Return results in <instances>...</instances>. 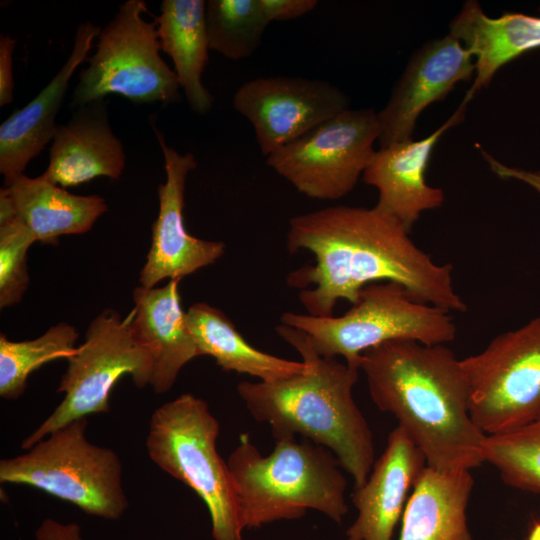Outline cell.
Returning <instances> with one entry per match:
<instances>
[{
	"instance_id": "d6986e66",
	"label": "cell",
	"mask_w": 540,
	"mask_h": 540,
	"mask_svg": "<svg viewBox=\"0 0 540 540\" xmlns=\"http://www.w3.org/2000/svg\"><path fill=\"white\" fill-rule=\"evenodd\" d=\"M179 279L163 287L139 286L133 291L134 310L129 327L137 343L150 355V385L158 393L168 392L181 369L200 356L181 306Z\"/></svg>"
},
{
	"instance_id": "277c9868",
	"label": "cell",
	"mask_w": 540,
	"mask_h": 540,
	"mask_svg": "<svg viewBox=\"0 0 540 540\" xmlns=\"http://www.w3.org/2000/svg\"><path fill=\"white\" fill-rule=\"evenodd\" d=\"M226 463L244 529L297 519L308 509L341 523L348 512L347 480L338 459L312 441L281 438L264 456L245 437Z\"/></svg>"
},
{
	"instance_id": "8992f818",
	"label": "cell",
	"mask_w": 540,
	"mask_h": 540,
	"mask_svg": "<svg viewBox=\"0 0 540 540\" xmlns=\"http://www.w3.org/2000/svg\"><path fill=\"white\" fill-rule=\"evenodd\" d=\"M280 321L304 332L321 356H342L348 366L358 370L362 354L386 342L441 345L453 341L457 333L449 311L417 301L403 286L388 281L365 286L341 316L285 312Z\"/></svg>"
},
{
	"instance_id": "9a60e30c",
	"label": "cell",
	"mask_w": 540,
	"mask_h": 540,
	"mask_svg": "<svg viewBox=\"0 0 540 540\" xmlns=\"http://www.w3.org/2000/svg\"><path fill=\"white\" fill-rule=\"evenodd\" d=\"M426 460L399 426L393 429L366 482L354 488L352 502L357 517L346 531V540H392L395 527Z\"/></svg>"
},
{
	"instance_id": "603a6c76",
	"label": "cell",
	"mask_w": 540,
	"mask_h": 540,
	"mask_svg": "<svg viewBox=\"0 0 540 540\" xmlns=\"http://www.w3.org/2000/svg\"><path fill=\"white\" fill-rule=\"evenodd\" d=\"M206 1L163 0L155 18L161 50L172 59L174 72L190 108L204 115L214 98L202 82L208 62Z\"/></svg>"
},
{
	"instance_id": "3957f363",
	"label": "cell",
	"mask_w": 540,
	"mask_h": 540,
	"mask_svg": "<svg viewBox=\"0 0 540 540\" xmlns=\"http://www.w3.org/2000/svg\"><path fill=\"white\" fill-rule=\"evenodd\" d=\"M276 332L301 355L305 372L271 383L242 381L238 395L256 421L271 427L276 440L301 435L329 449L353 478L354 488L361 487L375 463V447L352 394L360 370L321 356L296 328L280 324Z\"/></svg>"
},
{
	"instance_id": "4316f807",
	"label": "cell",
	"mask_w": 540,
	"mask_h": 540,
	"mask_svg": "<svg viewBox=\"0 0 540 540\" xmlns=\"http://www.w3.org/2000/svg\"><path fill=\"white\" fill-rule=\"evenodd\" d=\"M483 457L508 486L540 494V418L505 433L486 435Z\"/></svg>"
},
{
	"instance_id": "cb8c5ba5",
	"label": "cell",
	"mask_w": 540,
	"mask_h": 540,
	"mask_svg": "<svg viewBox=\"0 0 540 540\" xmlns=\"http://www.w3.org/2000/svg\"><path fill=\"white\" fill-rule=\"evenodd\" d=\"M186 321L201 355L212 356L224 371L276 382L305 372L306 364L260 351L251 346L221 310L204 302L193 304Z\"/></svg>"
},
{
	"instance_id": "8fae6325",
	"label": "cell",
	"mask_w": 540,
	"mask_h": 540,
	"mask_svg": "<svg viewBox=\"0 0 540 540\" xmlns=\"http://www.w3.org/2000/svg\"><path fill=\"white\" fill-rule=\"evenodd\" d=\"M379 136L374 109L348 108L269 154L266 163L307 197L337 200L354 189Z\"/></svg>"
},
{
	"instance_id": "5b68a950",
	"label": "cell",
	"mask_w": 540,
	"mask_h": 540,
	"mask_svg": "<svg viewBox=\"0 0 540 540\" xmlns=\"http://www.w3.org/2000/svg\"><path fill=\"white\" fill-rule=\"evenodd\" d=\"M220 423L203 399L185 393L152 414L146 438L149 458L190 487L206 504L214 540H242L235 487L216 449Z\"/></svg>"
},
{
	"instance_id": "30bf717a",
	"label": "cell",
	"mask_w": 540,
	"mask_h": 540,
	"mask_svg": "<svg viewBox=\"0 0 540 540\" xmlns=\"http://www.w3.org/2000/svg\"><path fill=\"white\" fill-rule=\"evenodd\" d=\"M461 363L470 415L484 434L505 433L540 418V317L497 335Z\"/></svg>"
},
{
	"instance_id": "e0dca14e",
	"label": "cell",
	"mask_w": 540,
	"mask_h": 540,
	"mask_svg": "<svg viewBox=\"0 0 540 540\" xmlns=\"http://www.w3.org/2000/svg\"><path fill=\"white\" fill-rule=\"evenodd\" d=\"M102 28L86 21L75 33L71 53L51 81L26 106L15 110L0 126V173L5 187L24 174L29 162L53 140L56 116L76 69L87 60Z\"/></svg>"
},
{
	"instance_id": "1f68e13d",
	"label": "cell",
	"mask_w": 540,
	"mask_h": 540,
	"mask_svg": "<svg viewBox=\"0 0 540 540\" xmlns=\"http://www.w3.org/2000/svg\"><path fill=\"white\" fill-rule=\"evenodd\" d=\"M480 151L484 157V159L489 164L490 169L492 172L497 175L498 177L502 179H515L522 181L528 185H530L532 188H534L536 191L540 193V172L537 171H527L520 168L515 167H509L498 160H496L494 157H492L489 153L484 151L482 148H480Z\"/></svg>"
},
{
	"instance_id": "52a82bcc",
	"label": "cell",
	"mask_w": 540,
	"mask_h": 540,
	"mask_svg": "<svg viewBox=\"0 0 540 540\" xmlns=\"http://www.w3.org/2000/svg\"><path fill=\"white\" fill-rule=\"evenodd\" d=\"M87 426V418L72 421L26 453L2 459L0 482L37 488L92 516L121 518L129 502L120 458L112 449L89 442Z\"/></svg>"
},
{
	"instance_id": "44dd1931",
	"label": "cell",
	"mask_w": 540,
	"mask_h": 540,
	"mask_svg": "<svg viewBox=\"0 0 540 540\" xmlns=\"http://www.w3.org/2000/svg\"><path fill=\"white\" fill-rule=\"evenodd\" d=\"M473 484L468 470L426 465L404 509L399 540H472L466 512Z\"/></svg>"
},
{
	"instance_id": "5bb4252c",
	"label": "cell",
	"mask_w": 540,
	"mask_h": 540,
	"mask_svg": "<svg viewBox=\"0 0 540 540\" xmlns=\"http://www.w3.org/2000/svg\"><path fill=\"white\" fill-rule=\"evenodd\" d=\"M474 75V57L456 37L426 42L412 54L387 104L377 112L380 148L412 139L422 111Z\"/></svg>"
},
{
	"instance_id": "6da1fadb",
	"label": "cell",
	"mask_w": 540,
	"mask_h": 540,
	"mask_svg": "<svg viewBox=\"0 0 540 540\" xmlns=\"http://www.w3.org/2000/svg\"><path fill=\"white\" fill-rule=\"evenodd\" d=\"M392 214L372 208L330 206L289 220L290 253L307 250L314 265L291 271L287 284L309 315L331 317L341 299L354 304L360 291L376 282H395L415 300L449 312L466 311L455 291L452 265L438 264L410 238Z\"/></svg>"
},
{
	"instance_id": "83f0119b",
	"label": "cell",
	"mask_w": 540,
	"mask_h": 540,
	"mask_svg": "<svg viewBox=\"0 0 540 540\" xmlns=\"http://www.w3.org/2000/svg\"><path fill=\"white\" fill-rule=\"evenodd\" d=\"M27 226L16 216L0 224V308L22 300L29 284L27 252L35 242Z\"/></svg>"
},
{
	"instance_id": "f1b7e54d",
	"label": "cell",
	"mask_w": 540,
	"mask_h": 540,
	"mask_svg": "<svg viewBox=\"0 0 540 540\" xmlns=\"http://www.w3.org/2000/svg\"><path fill=\"white\" fill-rule=\"evenodd\" d=\"M269 23L288 21L310 13L318 5L316 0H261Z\"/></svg>"
},
{
	"instance_id": "ac0fdd59",
	"label": "cell",
	"mask_w": 540,
	"mask_h": 540,
	"mask_svg": "<svg viewBox=\"0 0 540 540\" xmlns=\"http://www.w3.org/2000/svg\"><path fill=\"white\" fill-rule=\"evenodd\" d=\"M126 155L113 133L104 100L81 106L64 125H58L41 175L63 188L78 186L100 176L117 180Z\"/></svg>"
},
{
	"instance_id": "484cf974",
	"label": "cell",
	"mask_w": 540,
	"mask_h": 540,
	"mask_svg": "<svg viewBox=\"0 0 540 540\" xmlns=\"http://www.w3.org/2000/svg\"><path fill=\"white\" fill-rule=\"evenodd\" d=\"M205 23L209 48L234 61L254 54L269 24L261 0L206 1Z\"/></svg>"
},
{
	"instance_id": "4fadbf2b",
	"label": "cell",
	"mask_w": 540,
	"mask_h": 540,
	"mask_svg": "<svg viewBox=\"0 0 540 540\" xmlns=\"http://www.w3.org/2000/svg\"><path fill=\"white\" fill-rule=\"evenodd\" d=\"M160 144L166 179L158 187L159 213L152 227V243L140 272V286L153 288L163 279H179L215 263L225 251L220 241L192 236L184 225V192L188 174L197 166L190 152L168 146L154 127Z\"/></svg>"
},
{
	"instance_id": "ba28073f",
	"label": "cell",
	"mask_w": 540,
	"mask_h": 540,
	"mask_svg": "<svg viewBox=\"0 0 540 540\" xmlns=\"http://www.w3.org/2000/svg\"><path fill=\"white\" fill-rule=\"evenodd\" d=\"M143 0L123 2L101 29L95 53L79 73L76 108L121 95L136 104L181 101L176 73L162 59L156 21H147Z\"/></svg>"
},
{
	"instance_id": "d6a6232c",
	"label": "cell",
	"mask_w": 540,
	"mask_h": 540,
	"mask_svg": "<svg viewBox=\"0 0 540 540\" xmlns=\"http://www.w3.org/2000/svg\"><path fill=\"white\" fill-rule=\"evenodd\" d=\"M527 540H540V521L534 522L529 531Z\"/></svg>"
},
{
	"instance_id": "d4e9b609",
	"label": "cell",
	"mask_w": 540,
	"mask_h": 540,
	"mask_svg": "<svg viewBox=\"0 0 540 540\" xmlns=\"http://www.w3.org/2000/svg\"><path fill=\"white\" fill-rule=\"evenodd\" d=\"M77 330L61 322L33 340L10 341L0 334V396L18 399L25 391L29 375L42 365L68 359L76 350Z\"/></svg>"
},
{
	"instance_id": "2e32d148",
	"label": "cell",
	"mask_w": 540,
	"mask_h": 540,
	"mask_svg": "<svg viewBox=\"0 0 540 540\" xmlns=\"http://www.w3.org/2000/svg\"><path fill=\"white\" fill-rule=\"evenodd\" d=\"M466 105L432 134L420 140L393 143L375 151L362 175L379 193L377 205L395 216L411 232L420 214L440 207L444 193L426 183V169L441 136L464 119Z\"/></svg>"
},
{
	"instance_id": "f546056e",
	"label": "cell",
	"mask_w": 540,
	"mask_h": 540,
	"mask_svg": "<svg viewBox=\"0 0 540 540\" xmlns=\"http://www.w3.org/2000/svg\"><path fill=\"white\" fill-rule=\"evenodd\" d=\"M16 40L9 35L0 36V106L10 104L14 93L13 52Z\"/></svg>"
},
{
	"instance_id": "4dcf8cb0",
	"label": "cell",
	"mask_w": 540,
	"mask_h": 540,
	"mask_svg": "<svg viewBox=\"0 0 540 540\" xmlns=\"http://www.w3.org/2000/svg\"><path fill=\"white\" fill-rule=\"evenodd\" d=\"M36 540H83L79 524L44 519L35 532Z\"/></svg>"
},
{
	"instance_id": "7c38bea8",
	"label": "cell",
	"mask_w": 540,
	"mask_h": 540,
	"mask_svg": "<svg viewBox=\"0 0 540 540\" xmlns=\"http://www.w3.org/2000/svg\"><path fill=\"white\" fill-rule=\"evenodd\" d=\"M233 106L251 123L264 156L349 108L335 85L319 79L267 76L243 83Z\"/></svg>"
},
{
	"instance_id": "9c48e42d",
	"label": "cell",
	"mask_w": 540,
	"mask_h": 540,
	"mask_svg": "<svg viewBox=\"0 0 540 540\" xmlns=\"http://www.w3.org/2000/svg\"><path fill=\"white\" fill-rule=\"evenodd\" d=\"M57 392L64 398L55 410L22 442L30 449L37 442L71 423L110 409V393L124 375L138 388L150 385L152 361L133 337L129 318L106 309L90 323L85 342L67 359Z\"/></svg>"
},
{
	"instance_id": "ffe728a7",
	"label": "cell",
	"mask_w": 540,
	"mask_h": 540,
	"mask_svg": "<svg viewBox=\"0 0 540 540\" xmlns=\"http://www.w3.org/2000/svg\"><path fill=\"white\" fill-rule=\"evenodd\" d=\"M449 34L473 55L475 75L462 103L487 87L495 73L522 54L540 48V17L505 12L487 16L477 1H466L450 23Z\"/></svg>"
},
{
	"instance_id": "7a4b0ae2",
	"label": "cell",
	"mask_w": 540,
	"mask_h": 540,
	"mask_svg": "<svg viewBox=\"0 0 540 540\" xmlns=\"http://www.w3.org/2000/svg\"><path fill=\"white\" fill-rule=\"evenodd\" d=\"M360 371L374 404L397 419L427 466L471 471L485 463L486 434L470 415L461 359L445 344L386 342L362 354Z\"/></svg>"
},
{
	"instance_id": "7402d4cb",
	"label": "cell",
	"mask_w": 540,
	"mask_h": 540,
	"mask_svg": "<svg viewBox=\"0 0 540 540\" xmlns=\"http://www.w3.org/2000/svg\"><path fill=\"white\" fill-rule=\"evenodd\" d=\"M6 188L17 217L42 243L56 244L60 236L86 233L108 209L102 197L72 194L41 175H19Z\"/></svg>"
}]
</instances>
